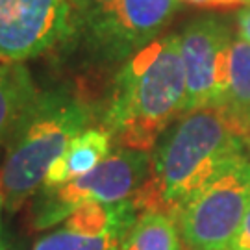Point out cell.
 Returning a JSON list of instances; mask_svg holds the SVG:
<instances>
[{"label":"cell","instance_id":"1","mask_svg":"<svg viewBox=\"0 0 250 250\" xmlns=\"http://www.w3.org/2000/svg\"><path fill=\"white\" fill-rule=\"evenodd\" d=\"M150 176L132 197L139 213L180 209L239 161L250 158V137L239 132L223 107L184 113L152 148Z\"/></svg>","mask_w":250,"mask_h":250},{"label":"cell","instance_id":"2","mask_svg":"<svg viewBox=\"0 0 250 250\" xmlns=\"http://www.w3.org/2000/svg\"><path fill=\"white\" fill-rule=\"evenodd\" d=\"M186 113V71L180 36H163L132 54L115 76L104 126L123 148L150 152Z\"/></svg>","mask_w":250,"mask_h":250},{"label":"cell","instance_id":"3","mask_svg":"<svg viewBox=\"0 0 250 250\" xmlns=\"http://www.w3.org/2000/svg\"><path fill=\"white\" fill-rule=\"evenodd\" d=\"M89 109L71 91H39L6 145L0 165L4 209L15 213L43 188L46 172L89 125Z\"/></svg>","mask_w":250,"mask_h":250},{"label":"cell","instance_id":"4","mask_svg":"<svg viewBox=\"0 0 250 250\" xmlns=\"http://www.w3.org/2000/svg\"><path fill=\"white\" fill-rule=\"evenodd\" d=\"M152 154L146 150L119 148L95 169L60 188L39 189L30 209L32 228L46 230L63 223L85 202H121L132 198L150 176Z\"/></svg>","mask_w":250,"mask_h":250},{"label":"cell","instance_id":"5","mask_svg":"<svg viewBox=\"0 0 250 250\" xmlns=\"http://www.w3.org/2000/svg\"><path fill=\"white\" fill-rule=\"evenodd\" d=\"M250 208V158L239 161L176 215L186 250L228 249Z\"/></svg>","mask_w":250,"mask_h":250},{"label":"cell","instance_id":"6","mask_svg":"<svg viewBox=\"0 0 250 250\" xmlns=\"http://www.w3.org/2000/svg\"><path fill=\"white\" fill-rule=\"evenodd\" d=\"M180 8V0H119L111 8L76 21L83 48L107 62L128 60L158 39Z\"/></svg>","mask_w":250,"mask_h":250},{"label":"cell","instance_id":"7","mask_svg":"<svg viewBox=\"0 0 250 250\" xmlns=\"http://www.w3.org/2000/svg\"><path fill=\"white\" fill-rule=\"evenodd\" d=\"M178 36L186 71V113L223 107L230 87V28L217 17H200L186 24Z\"/></svg>","mask_w":250,"mask_h":250},{"label":"cell","instance_id":"8","mask_svg":"<svg viewBox=\"0 0 250 250\" xmlns=\"http://www.w3.org/2000/svg\"><path fill=\"white\" fill-rule=\"evenodd\" d=\"M72 0H0V62L22 63L71 39Z\"/></svg>","mask_w":250,"mask_h":250},{"label":"cell","instance_id":"9","mask_svg":"<svg viewBox=\"0 0 250 250\" xmlns=\"http://www.w3.org/2000/svg\"><path fill=\"white\" fill-rule=\"evenodd\" d=\"M111 139L106 128H87L78 134L48 169L43 189L60 188L91 172L111 154Z\"/></svg>","mask_w":250,"mask_h":250},{"label":"cell","instance_id":"10","mask_svg":"<svg viewBox=\"0 0 250 250\" xmlns=\"http://www.w3.org/2000/svg\"><path fill=\"white\" fill-rule=\"evenodd\" d=\"M37 93L34 78L22 63L0 62V148L8 145Z\"/></svg>","mask_w":250,"mask_h":250},{"label":"cell","instance_id":"11","mask_svg":"<svg viewBox=\"0 0 250 250\" xmlns=\"http://www.w3.org/2000/svg\"><path fill=\"white\" fill-rule=\"evenodd\" d=\"M137 208L132 198L121 202H85L78 206L65 221L63 228L83 235H102V233L125 230L128 232L137 219Z\"/></svg>","mask_w":250,"mask_h":250},{"label":"cell","instance_id":"12","mask_svg":"<svg viewBox=\"0 0 250 250\" xmlns=\"http://www.w3.org/2000/svg\"><path fill=\"white\" fill-rule=\"evenodd\" d=\"M223 109L239 132L250 137V43L241 37L232 43L230 87Z\"/></svg>","mask_w":250,"mask_h":250},{"label":"cell","instance_id":"13","mask_svg":"<svg viewBox=\"0 0 250 250\" xmlns=\"http://www.w3.org/2000/svg\"><path fill=\"white\" fill-rule=\"evenodd\" d=\"M176 219L163 211H143L137 215L125 237V250H180Z\"/></svg>","mask_w":250,"mask_h":250},{"label":"cell","instance_id":"14","mask_svg":"<svg viewBox=\"0 0 250 250\" xmlns=\"http://www.w3.org/2000/svg\"><path fill=\"white\" fill-rule=\"evenodd\" d=\"M128 232L117 230L102 235H83L60 228L37 239L32 250H125V237Z\"/></svg>","mask_w":250,"mask_h":250},{"label":"cell","instance_id":"15","mask_svg":"<svg viewBox=\"0 0 250 250\" xmlns=\"http://www.w3.org/2000/svg\"><path fill=\"white\" fill-rule=\"evenodd\" d=\"M119 0H72L74 4V13H76V21L93 15V13H99L104 9L111 8L113 4H117Z\"/></svg>","mask_w":250,"mask_h":250},{"label":"cell","instance_id":"16","mask_svg":"<svg viewBox=\"0 0 250 250\" xmlns=\"http://www.w3.org/2000/svg\"><path fill=\"white\" fill-rule=\"evenodd\" d=\"M230 250H250V208L241 223V228L230 245Z\"/></svg>","mask_w":250,"mask_h":250},{"label":"cell","instance_id":"17","mask_svg":"<svg viewBox=\"0 0 250 250\" xmlns=\"http://www.w3.org/2000/svg\"><path fill=\"white\" fill-rule=\"evenodd\" d=\"M237 30H239V37L250 43V4L237 15Z\"/></svg>","mask_w":250,"mask_h":250},{"label":"cell","instance_id":"18","mask_svg":"<svg viewBox=\"0 0 250 250\" xmlns=\"http://www.w3.org/2000/svg\"><path fill=\"white\" fill-rule=\"evenodd\" d=\"M239 4H250V0H211V8H233Z\"/></svg>","mask_w":250,"mask_h":250},{"label":"cell","instance_id":"19","mask_svg":"<svg viewBox=\"0 0 250 250\" xmlns=\"http://www.w3.org/2000/svg\"><path fill=\"white\" fill-rule=\"evenodd\" d=\"M0 250H22V249H21V245L11 241L9 237H2L0 235Z\"/></svg>","mask_w":250,"mask_h":250},{"label":"cell","instance_id":"20","mask_svg":"<svg viewBox=\"0 0 250 250\" xmlns=\"http://www.w3.org/2000/svg\"><path fill=\"white\" fill-rule=\"evenodd\" d=\"M180 2H186L197 8H211V0H180Z\"/></svg>","mask_w":250,"mask_h":250},{"label":"cell","instance_id":"21","mask_svg":"<svg viewBox=\"0 0 250 250\" xmlns=\"http://www.w3.org/2000/svg\"><path fill=\"white\" fill-rule=\"evenodd\" d=\"M2 211H4V202H2V195H0V230H2Z\"/></svg>","mask_w":250,"mask_h":250},{"label":"cell","instance_id":"22","mask_svg":"<svg viewBox=\"0 0 250 250\" xmlns=\"http://www.w3.org/2000/svg\"><path fill=\"white\" fill-rule=\"evenodd\" d=\"M215 250H230V247H228V249H215Z\"/></svg>","mask_w":250,"mask_h":250}]
</instances>
